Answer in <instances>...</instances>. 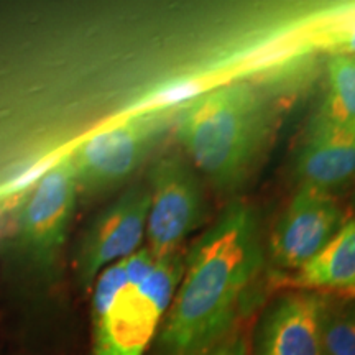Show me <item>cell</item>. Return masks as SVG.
Returning a JSON list of instances; mask_svg holds the SVG:
<instances>
[{"mask_svg":"<svg viewBox=\"0 0 355 355\" xmlns=\"http://www.w3.org/2000/svg\"><path fill=\"white\" fill-rule=\"evenodd\" d=\"M344 225V211L331 193L301 186L270 235V257L288 272H298L321 254Z\"/></svg>","mask_w":355,"mask_h":355,"instance_id":"7","label":"cell"},{"mask_svg":"<svg viewBox=\"0 0 355 355\" xmlns=\"http://www.w3.org/2000/svg\"><path fill=\"white\" fill-rule=\"evenodd\" d=\"M165 314L140 283H128L122 261L107 266L94 282L91 355H145Z\"/></svg>","mask_w":355,"mask_h":355,"instance_id":"4","label":"cell"},{"mask_svg":"<svg viewBox=\"0 0 355 355\" xmlns=\"http://www.w3.org/2000/svg\"><path fill=\"white\" fill-rule=\"evenodd\" d=\"M272 125L270 92L252 79H239L178 109L173 127L191 166L219 189H230L254 168Z\"/></svg>","mask_w":355,"mask_h":355,"instance_id":"2","label":"cell"},{"mask_svg":"<svg viewBox=\"0 0 355 355\" xmlns=\"http://www.w3.org/2000/svg\"><path fill=\"white\" fill-rule=\"evenodd\" d=\"M204 355H247L245 340L242 337H234L230 340H222L220 344H217L214 349H211L209 352Z\"/></svg>","mask_w":355,"mask_h":355,"instance_id":"16","label":"cell"},{"mask_svg":"<svg viewBox=\"0 0 355 355\" xmlns=\"http://www.w3.org/2000/svg\"><path fill=\"white\" fill-rule=\"evenodd\" d=\"M327 298L295 291L275 301L260 322L255 355H322L321 327Z\"/></svg>","mask_w":355,"mask_h":355,"instance_id":"9","label":"cell"},{"mask_svg":"<svg viewBox=\"0 0 355 355\" xmlns=\"http://www.w3.org/2000/svg\"><path fill=\"white\" fill-rule=\"evenodd\" d=\"M146 217L148 250L157 257L176 254L184 239L201 224L204 194L198 171L184 155L168 153L150 170Z\"/></svg>","mask_w":355,"mask_h":355,"instance_id":"6","label":"cell"},{"mask_svg":"<svg viewBox=\"0 0 355 355\" xmlns=\"http://www.w3.org/2000/svg\"><path fill=\"white\" fill-rule=\"evenodd\" d=\"M291 283L304 291H331L355 301V217L344 222L316 259L295 272Z\"/></svg>","mask_w":355,"mask_h":355,"instance_id":"11","label":"cell"},{"mask_svg":"<svg viewBox=\"0 0 355 355\" xmlns=\"http://www.w3.org/2000/svg\"><path fill=\"white\" fill-rule=\"evenodd\" d=\"M263 263L259 217L237 199L191 247L157 334L158 355H204L224 340Z\"/></svg>","mask_w":355,"mask_h":355,"instance_id":"1","label":"cell"},{"mask_svg":"<svg viewBox=\"0 0 355 355\" xmlns=\"http://www.w3.org/2000/svg\"><path fill=\"white\" fill-rule=\"evenodd\" d=\"M204 91V83L194 78H176L159 86L150 89L144 96H140L130 107L128 114L150 112V110H178L188 102L194 101Z\"/></svg>","mask_w":355,"mask_h":355,"instance_id":"14","label":"cell"},{"mask_svg":"<svg viewBox=\"0 0 355 355\" xmlns=\"http://www.w3.org/2000/svg\"><path fill=\"white\" fill-rule=\"evenodd\" d=\"M316 44L332 55L355 56V6L334 13L332 20L316 33Z\"/></svg>","mask_w":355,"mask_h":355,"instance_id":"15","label":"cell"},{"mask_svg":"<svg viewBox=\"0 0 355 355\" xmlns=\"http://www.w3.org/2000/svg\"><path fill=\"white\" fill-rule=\"evenodd\" d=\"M78 180L69 152L35 181L17 219V247L30 263L51 268L66 242L78 199Z\"/></svg>","mask_w":355,"mask_h":355,"instance_id":"5","label":"cell"},{"mask_svg":"<svg viewBox=\"0 0 355 355\" xmlns=\"http://www.w3.org/2000/svg\"><path fill=\"white\" fill-rule=\"evenodd\" d=\"M175 115L176 110L128 114L79 141L69 152L79 188L94 193L130 178L175 125Z\"/></svg>","mask_w":355,"mask_h":355,"instance_id":"3","label":"cell"},{"mask_svg":"<svg viewBox=\"0 0 355 355\" xmlns=\"http://www.w3.org/2000/svg\"><path fill=\"white\" fill-rule=\"evenodd\" d=\"M148 207V188L137 184L97 216L76 255V273L83 288L94 285L102 270L140 250Z\"/></svg>","mask_w":355,"mask_h":355,"instance_id":"8","label":"cell"},{"mask_svg":"<svg viewBox=\"0 0 355 355\" xmlns=\"http://www.w3.org/2000/svg\"><path fill=\"white\" fill-rule=\"evenodd\" d=\"M322 355H355V301L327 300L321 327Z\"/></svg>","mask_w":355,"mask_h":355,"instance_id":"13","label":"cell"},{"mask_svg":"<svg viewBox=\"0 0 355 355\" xmlns=\"http://www.w3.org/2000/svg\"><path fill=\"white\" fill-rule=\"evenodd\" d=\"M309 125L355 133V56L329 58L326 91Z\"/></svg>","mask_w":355,"mask_h":355,"instance_id":"12","label":"cell"},{"mask_svg":"<svg viewBox=\"0 0 355 355\" xmlns=\"http://www.w3.org/2000/svg\"><path fill=\"white\" fill-rule=\"evenodd\" d=\"M301 186L331 193L355 178V133L309 125L295 159Z\"/></svg>","mask_w":355,"mask_h":355,"instance_id":"10","label":"cell"}]
</instances>
